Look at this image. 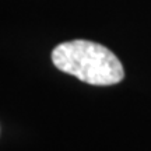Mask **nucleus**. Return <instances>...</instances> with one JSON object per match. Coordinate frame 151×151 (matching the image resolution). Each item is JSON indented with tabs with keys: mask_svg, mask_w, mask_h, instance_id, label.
I'll return each instance as SVG.
<instances>
[{
	"mask_svg": "<svg viewBox=\"0 0 151 151\" xmlns=\"http://www.w3.org/2000/svg\"><path fill=\"white\" fill-rule=\"evenodd\" d=\"M59 70L92 86H112L123 80L120 60L108 48L92 41L76 39L60 43L52 52Z\"/></svg>",
	"mask_w": 151,
	"mask_h": 151,
	"instance_id": "obj_1",
	"label": "nucleus"
}]
</instances>
